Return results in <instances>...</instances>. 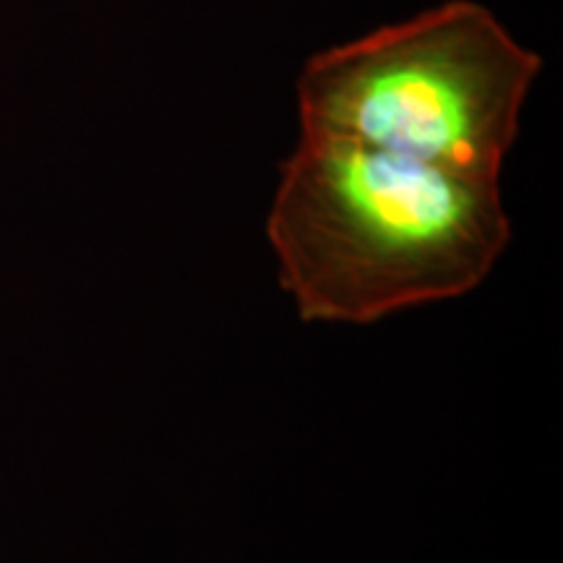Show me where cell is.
<instances>
[{
    "instance_id": "6da1fadb",
    "label": "cell",
    "mask_w": 563,
    "mask_h": 563,
    "mask_svg": "<svg viewBox=\"0 0 563 563\" xmlns=\"http://www.w3.org/2000/svg\"><path fill=\"white\" fill-rule=\"evenodd\" d=\"M266 235L302 321L373 323L475 290L511 222L496 178L300 133Z\"/></svg>"
},
{
    "instance_id": "7a4b0ae2",
    "label": "cell",
    "mask_w": 563,
    "mask_h": 563,
    "mask_svg": "<svg viewBox=\"0 0 563 563\" xmlns=\"http://www.w3.org/2000/svg\"><path fill=\"white\" fill-rule=\"evenodd\" d=\"M540 68L490 9L449 0L308 58L300 133L498 180Z\"/></svg>"
}]
</instances>
